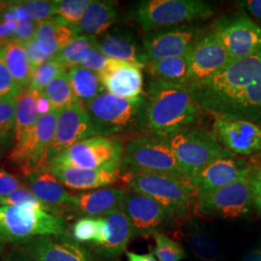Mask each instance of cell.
I'll return each instance as SVG.
<instances>
[{
    "mask_svg": "<svg viewBox=\"0 0 261 261\" xmlns=\"http://www.w3.org/2000/svg\"><path fill=\"white\" fill-rule=\"evenodd\" d=\"M186 86L199 110L261 126V53L232 60L214 75Z\"/></svg>",
    "mask_w": 261,
    "mask_h": 261,
    "instance_id": "6da1fadb",
    "label": "cell"
},
{
    "mask_svg": "<svg viewBox=\"0 0 261 261\" xmlns=\"http://www.w3.org/2000/svg\"><path fill=\"white\" fill-rule=\"evenodd\" d=\"M146 97L145 130L152 139L165 140L196 121L199 108L184 84L152 79Z\"/></svg>",
    "mask_w": 261,
    "mask_h": 261,
    "instance_id": "7a4b0ae2",
    "label": "cell"
},
{
    "mask_svg": "<svg viewBox=\"0 0 261 261\" xmlns=\"http://www.w3.org/2000/svg\"><path fill=\"white\" fill-rule=\"evenodd\" d=\"M98 136L138 134L145 130L147 97L125 99L105 91L84 103Z\"/></svg>",
    "mask_w": 261,
    "mask_h": 261,
    "instance_id": "3957f363",
    "label": "cell"
},
{
    "mask_svg": "<svg viewBox=\"0 0 261 261\" xmlns=\"http://www.w3.org/2000/svg\"><path fill=\"white\" fill-rule=\"evenodd\" d=\"M66 223L58 214L32 204L0 206V241L18 244L39 236H64Z\"/></svg>",
    "mask_w": 261,
    "mask_h": 261,
    "instance_id": "277c9868",
    "label": "cell"
},
{
    "mask_svg": "<svg viewBox=\"0 0 261 261\" xmlns=\"http://www.w3.org/2000/svg\"><path fill=\"white\" fill-rule=\"evenodd\" d=\"M163 141L172 151L185 177L195 176L215 161L236 157L218 141L213 133L200 128H187Z\"/></svg>",
    "mask_w": 261,
    "mask_h": 261,
    "instance_id": "5b68a950",
    "label": "cell"
},
{
    "mask_svg": "<svg viewBox=\"0 0 261 261\" xmlns=\"http://www.w3.org/2000/svg\"><path fill=\"white\" fill-rule=\"evenodd\" d=\"M124 183L130 191L149 196L171 213L186 215L197 191L188 178L153 172H127Z\"/></svg>",
    "mask_w": 261,
    "mask_h": 261,
    "instance_id": "8992f818",
    "label": "cell"
},
{
    "mask_svg": "<svg viewBox=\"0 0 261 261\" xmlns=\"http://www.w3.org/2000/svg\"><path fill=\"white\" fill-rule=\"evenodd\" d=\"M213 14L212 4L202 0H144L130 12L132 19L144 31L207 19Z\"/></svg>",
    "mask_w": 261,
    "mask_h": 261,
    "instance_id": "52a82bcc",
    "label": "cell"
},
{
    "mask_svg": "<svg viewBox=\"0 0 261 261\" xmlns=\"http://www.w3.org/2000/svg\"><path fill=\"white\" fill-rule=\"evenodd\" d=\"M59 112L53 110L41 115L34 128L16 142L11 152L10 162L27 176L48 165V152L56 136Z\"/></svg>",
    "mask_w": 261,
    "mask_h": 261,
    "instance_id": "ba28073f",
    "label": "cell"
},
{
    "mask_svg": "<svg viewBox=\"0 0 261 261\" xmlns=\"http://www.w3.org/2000/svg\"><path fill=\"white\" fill-rule=\"evenodd\" d=\"M123 151L120 141L110 137L95 136L72 145L49 163L84 169L121 168Z\"/></svg>",
    "mask_w": 261,
    "mask_h": 261,
    "instance_id": "9c48e42d",
    "label": "cell"
},
{
    "mask_svg": "<svg viewBox=\"0 0 261 261\" xmlns=\"http://www.w3.org/2000/svg\"><path fill=\"white\" fill-rule=\"evenodd\" d=\"M122 165L128 172H153L186 178L180 171L172 151L163 140L138 137L129 140L123 151Z\"/></svg>",
    "mask_w": 261,
    "mask_h": 261,
    "instance_id": "30bf717a",
    "label": "cell"
},
{
    "mask_svg": "<svg viewBox=\"0 0 261 261\" xmlns=\"http://www.w3.org/2000/svg\"><path fill=\"white\" fill-rule=\"evenodd\" d=\"M211 32L232 60L261 53V27L246 15L223 16L213 22Z\"/></svg>",
    "mask_w": 261,
    "mask_h": 261,
    "instance_id": "8fae6325",
    "label": "cell"
},
{
    "mask_svg": "<svg viewBox=\"0 0 261 261\" xmlns=\"http://www.w3.org/2000/svg\"><path fill=\"white\" fill-rule=\"evenodd\" d=\"M252 201L251 175L232 185L197 194L200 213L225 219H236L247 214Z\"/></svg>",
    "mask_w": 261,
    "mask_h": 261,
    "instance_id": "7c38bea8",
    "label": "cell"
},
{
    "mask_svg": "<svg viewBox=\"0 0 261 261\" xmlns=\"http://www.w3.org/2000/svg\"><path fill=\"white\" fill-rule=\"evenodd\" d=\"M120 209L128 217L135 236L160 233L175 216L153 198L133 191L126 192Z\"/></svg>",
    "mask_w": 261,
    "mask_h": 261,
    "instance_id": "4fadbf2b",
    "label": "cell"
},
{
    "mask_svg": "<svg viewBox=\"0 0 261 261\" xmlns=\"http://www.w3.org/2000/svg\"><path fill=\"white\" fill-rule=\"evenodd\" d=\"M14 247L34 261H95L84 247L66 235L39 236Z\"/></svg>",
    "mask_w": 261,
    "mask_h": 261,
    "instance_id": "5bb4252c",
    "label": "cell"
},
{
    "mask_svg": "<svg viewBox=\"0 0 261 261\" xmlns=\"http://www.w3.org/2000/svg\"><path fill=\"white\" fill-rule=\"evenodd\" d=\"M201 37L199 30L195 28L161 29L143 39V51L147 62L167 58L188 56Z\"/></svg>",
    "mask_w": 261,
    "mask_h": 261,
    "instance_id": "9a60e30c",
    "label": "cell"
},
{
    "mask_svg": "<svg viewBox=\"0 0 261 261\" xmlns=\"http://www.w3.org/2000/svg\"><path fill=\"white\" fill-rule=\"evenodd\" d=\"M213 134L224 148L235 156L261 152V126L255 123L215 117Z\"/></svg>",
    "mask_w": 261,
    "mask_h": 261,
    "instance_id": "2e32d148",
    "label": "cell"
},
{
    "mask_svg": "<svg viewBox=\"0 0 261 261\" xmlns=\"http://www.w3.org/2000/svg\"><path fill=\"white\" fill-rule=\"evenodd\" d=\"M98 136L83 103L59 112L56 136L48 152L49 161L82 140Z\"/></svg>",
    "mask_w": 261,
    "mask_h": 261,
    "instance_id": "e0dca14e",
    "label": "cell"
},
{
    "mask_svg": "<svg viewBox=\"0 0 261 261\" xmlns=\"http://www.w3.org/2000/svg\"><path fill=\"white\" fill-rule=\"evenodd\" d=\"M188 57L189 84L214 75L232 61L226 49L212 32L196 41Z\"/></svg>",
    "mask_w": 261,
    "mask_h": 261,
    "instance_id": "ac0fdd59",
    "label": "cell"
},
{
    "mask_svg": "<svg viewBox=\"0 0 261 261\" xmlns=\"http://www.w3.org/2000/svg\"><path fill=\"white\" fill-rule=\"evenodd\" d=\"M252 167L245 160L231 157L217 160L199 171L190 183L198 193L211 192L232 185L251 175Z\"/></svg>",
    "mask_w": 261,
    "mask_h": 261,
    "instance_id": "d6986e66",
    "label": "cell"
},
{
    "mask_svg": "<svg viewBox=\"0 0 261 261\" xmlns=\"http://www.w3.org/2000/svg\"><path fill=\"white\" fill-rule=\"evenodd\" d=\"M142 66L121 60L111 59L109 65L99 75L109 93L134 99L143 95Z\"/></svg>",
    "mask_w": 261,
    "mask_h": 261,
    "instance_id": "ffe728a7",
    "label": "cell"
},
{
    "mask_svg": "<svg viewBox=\"0 0 261 261\" xmlns=\"http://www.w3.org/2000/svg\"><path fill=\"white\" fill-rule=\"evenodd\" d=\"M47 168L58 181L72 190L87 191L110 186L120 177V168H70L48 163Z\"/></svg>",
    "mask_w": 261,
    "mask_h": 261,
    "instance_id": "44dd1931",
    "label": "cell"
},
{
    "mask_svg": "<svg viewBox=\"0 0 261 261\" xmlns=\"http://www.w3.org/2000/svg\"><path fill=\"white\" fill-rule=\"evenodd\" d=\"M103 56L145 67L147 59L143 47H140L134 31L129 28H113L98 39L96 47Z\"/></svg>",
    "mask_w": 261,
    "mask_h": 261,
    "instance_id": "7402d4cb",
    "label": "cell"
},
{
    "mask_svg": "<svg viewBox=\"0 0 261 261\" xmlns=\"http://www.w3.org/2000/svg\"><path fill=\"white\" fill-rule=\"evenodd\" d=\"M126 191L115 188H105L79 195H73L70 207L75 213L84 216H105L120 208Z\"/></svg>",
    "mask_w": 261,
    "mask_h": 261,
    "instance_id": "603a6c76",
    "label": "cell"
},
{
    "mask_svg": "<svg viewBox=\"0 0 261 261\" xmlns=\"http://www.w3.org/2000/svg\"><path fill=\"white\" fill-rule=\"evenodd\" d=\"M79 35L75 27L56 16L38 22L34 41L44 54L55 58Z\"/></svg>",
    "mask_w": 261,
    "mask_h": 261,
    "instance_id": "cb8c5ba5",
    "label": "cell"
},
{
    "mask_svg": "<svg viewBox=\"0 0 261 261\" xmlns=\"http://www.w3.org/2000/svg\"><path fill=\"white\" fill-rule=\"evenodd\" d=\"M30 191L39 200L48 206L53 213L61 206H68L73 195L67 192L58 179L46 168L34 171L28 176ZM56 214V213H54Z\"/></svg>",
    "mask_w": 261,
    "mask_h": 261,
    "instance_id": "d4e9b609",
    "label": "cell"
},
{
    "mask_svg": "<svg viewBox=\"0 0 261 261\" xmlns=\"http://www.w3.org/2000/svg\"><path fill=\"white\" fill-rule=\"evenodd\" d=\"M107 223V237L105 242L96 249L106 258L119 256L135 236L130 221L120 208L103 216Z\"/></svg>",
    "mask_w": 261,
    "mask_h": 261,
    "instance_id": "484cf974",
    "label": "cell"
},
{
    "mask_svg": "<svg viewBox=\"0 0 261 261\" xmlns=\"http://www.w3.org/2000/svg\"><path fill=\"white\" fill-rule=\"evenodd\" d=\"M118 17L117 4L112 1H92L75 27L79 34L97 37L108 31Z\"/></svg>",
    "mask_w": 261,
    "mask_h": 261,
    "instance_id": "4316f807",
    "label": "cell"
},
{
    "mask_svg": "<svg viewBox=\"0 0 261 261\" xmlns=\"http://www.w3.org/2000/svg\"><path fill=\"white\" fill-rule=\"evenodd\" d=\"M2 56L14 80L24 89L29 86L33 68L30 64L27 48L23 44L10 38L2 48Z\"/></svg>",
    "mask_w": 261,
    "mask_h": 261,
    "instance_id": "83f0119b",
    "label": "cell"
},
{
    "mask_svg": "<svg viewBox=\"0 0 261 261\" xmlns=\"http://www.w3.org/2000/svg\"><path fill=\"white\" fill-rule=\"evenodd\" d=\"M41 93L42 92H39L35 89L27 87L16 98L17 112L14 129V138L16 142L36 125L40 117L37 102Z\"/></svg>",
    "mask_w": 261,
    "mask_h": 261,
    "instance_id": "f1b7e54d",
    "label": "cell"
},
{
    "mask_svg": "<svg viewBox=\"0 0 261 261\" xmlns=\"http://www.w3.org/2000/svg\"><path fill=\"white\" fill-rule=\"evenodd\" d=\"M146 68L153 79L173 84H189L190 67L188 56L151 60L147 62Z\"/></svg>",
    "mask_w": 261,
    "mask_h": 261,
    "instance_id": "f546056e",
    "label": "cell"
},
{
    "mask_svg": "<svg viewBox=\"0 0 261 261\" xmlns=\"http://www.w3.org/2000/svg\"><path fill=\"white\" fill-rule=\"evenodd\" d=\"M68 74L73 91L83 103L93 100L106 90L99 75L83 66L70 69Z\"/></svg>",
    "mask_w": 261,
    "mask_h": 261,
    "instance_id": "4dcf8cb0",
    "label": "cell"
},
{
    "mask_svg": "<svg viewBox=\"0 0 261 261\" xmlns=\"http://www.w3.org/2000/svg\"><path fill=\"white\" fill-rule=\"evenodd\" d=\"M43 93L47 97L53 109L56 111H62L75 103H82L73 91L67 71L47 84Z\"/></svg>",
    "mask_w": 261,
    "mask_h": 261,
    "instance_id": "1f68e13d",
    "label": "cell"
},
{
    "mask_svg": "<svg viewBox=\"0 0 261 261\" xmlns=\"http://www.w3.org/2000/svg\"><path fill=\"white\" fill-rule=\"evenodd\" d=\"M98 44V38L90 35H79L69 45H67L57 56L55 57L65 69L75 68L81 66V63L86 54L96 48Z\"/></svg>",
    "mask_w": 261,
    "mask_h": 261,
    "instance_id": "d6a6232c",
    "label": "cell"
},
{
    "mask_svg": "<svg viewBox=\"0 0 261 261\" xmlns=\"http://www.w3.org/2000/svg\"><path fill=\"white\" fill-rule=\"evenodd\" d=\"M189 243L193 252L202 261H216L220 257L221 251L218 243L204 232H192Z\"/></svg>",
    "mask_w": 261,
    "mask_h": 261,
    "instance_id": "836d02e7",
    "label": "cell"
},
{
    "mask_svg": "<svg viewBox=\"0 0 261 261\" xmlns=\"http://www.w3.org/2000/svg\"><path fill=\"white\" fill-rule=\"evenodd\" d=\"M56 3V15L65 22L76 27L83 19L84 13L91 0H57Z\"/></svg>",
    "mask_w": 261,
    "mask_h": 261,
    "instance_id": "e575fe53",
    "label": "cell"
},
{
    "mask_svg": "<svg viewBox=\"0 0 261 261\" xmlns=\"http://www.w3.org/2000/svg\"><path fill=\"white\" fill-rule=\"evenodd\" d=\"M156 248L154 255L159 261H181L186 257V252L179 243L168 238L163 232L153 235Z\"/></svg>",
    "mask_w": 261,
    "mask_h": 261,
    "instance_id": "d590c367",
    "label": "cell"
},
{
    "mask_svg": "<svg viewBox=\"0 0 261 261\" xmlns=\"http://www.w3.org/2000/svg\"><path fill=\"white\" fill-rule=\"evenodd\" d=\"M64 71H66L65 68L54 58L44 65L40 66L33 70L28 87L35 89L39 92H43L47 84L53 82Z\"/></svg>",
    "mask_w": 261,
    "mask_h": 261,
    "instance_id": "8d00e7d4",
    "label": "cell"
},
{
    "mask_svg": "<svg viewBox=\"0 0 261 261\" xmlns=\"http://www.w3.org/2000/svg\"><path fill=\"white\" fill-rule=\"evenodd\" d=\"M17 112V100H0V141L4 145L8 144L14 135Z\"/></svg>",
    "mask_w": 261,
    "mask_h": 261,
    "instance_id": "74e56055",
    "label": "cell"
},
{
    "mask_svg": "<svg viewBox=\"0 0 261 261\" xmlns=\"http://www.w3.org/2000/svg\"><path fill=\"white\" fill-rule=\"evenodd\" d=\"M100 231V217H84L75 222L72 229L73 239L76 242L95 244Z\"/></svg>",
    "mask_w": 261,
    "mask_h": 261,
    "instance_id": "f35d334b",
    "label": "cell"
},
{
    "mask_svg": "<svg viewBox=\"0 0 261 261\" xmlns=\"http://www.w3.org/2000/svg\"><path fill=\"white\" fill-rule=\"evenodd\" d=\"M23 89L17 84L6 66L0 51V100L15 99L21 93Z\"/></svg>",
    "mask_w": 261,
    "mask_h": 261,
    "instance_id": "ab89813d",
    "label": "cell"
},
{
    "mask_svg": "<svg viewBox=\"0 0 261 261\" xmlns=\"http://www.w3.org/2000/svg\"><path fill=\"white\" fill-rule=\"evenodd\" d=\"M2 206H18L23 205V204H32V205L38 206L40 208H43L47 212L53 213L51 209L48 206L44 204L41 200H39L35 195L25 187H22L19 190L15 191L9 196L5 197H1ZM54 214V213H53Z\"/></svg>",
    "mask_w": 261,
    "mask_h": 261,
    "instance_id": "60d3db41",
    "label": "cell"
},
{
    "mask_svg": "<svg viewBox=\"0 0 261 261\" xmlns=\"http://www.w3.org/2000/svg\"><path fill=\"white\" fill-rule=\"evenodd\" d=\"M110 61L111 58L103 56L97 48H92L84 56L81 66L97 74H100L109 65Z\"/></svg>",
    "mask_w": 261,
    "mask_h": 261,
    "instance_id": "b9f144b4",
    "label": "cell"
},
{
    "mask_svg": "<svg viewBox=\"0 0 261 261\" xmlns=\"http://www.w3.org/2000/svg\"><path fill=\"white\" fill-rule=\"evenodd\" d=\"M23 185L18 178L9 173L4 168H0V197L9 196Z\"/></svg>",
    "mask_w": 261,
    "mask_h": 261,
    "instance_id": "7bdbcfd3",
    "label": "cell"
},
{
    "mask_svg": "<svg viewBox=\"0 0 261 261\" xmlns=\"http://www.w3.org/2000/svg\"><path fill=\"white\" fill-rule=\"evenodd\" d=\"M38 22L36 21L19 22V27L11 39L16 42H19L20 44L25 45L35 37Z\"/></svg>",
    "mask_w": 261,
    "mask_h": 261,
    "instance_id": "ee69618b",
    "label": "cell"
},
{
    "mask_svg": "<svg viewBox=\"0 0 261 261\" xmlns=\"http://www.w3.org/2000/svg\"><path fill=\"white\" fill-rule=\"evenodd\" d=\"M27 48V53H28V58L30 61V64L32 66L33 70L36 69L40 66L44 65L45 63H47L48 61L53 60L54 57L47 56L46 54H44L39 47H38L36 42L34 41V39L30 42H28V44L24 45Z\"/></svg>",
    "mask_w": 261,
    "mask_h": 261,
    "instance_id": "f6af8a7d",
    "label": "cell"
},
{
    "mask_svg": "<svg viewBox=\"0 0 261 261\" xmlns=\"http://www.w3.org/2000/svg\"><path fill=\"white\" fill-rule=\"evenodd\" d=\"M251 183H252V200L255 205L261 210V174L252 167L251 173Z\"/></svg>",
    "mask_w": 261,
    "mask_h": 261,
    "instance_id": "bcb514c9",
    "label": "cell"
},
{
    "mask_svg": "<svg viewBox=\"0 0 261 261\" xmlns=\"http://www.w3.org/2000/svg\"><path fill=\"white\" fill-rule=\"evenodd\" d=\"M238 3L248 14L261 22V0H245Z\"/></svg>",
    "mask_w": 261,
    "mask_h": 261,
    "instance_id": "7dc6e473",
    "label": "cell"
},
{
    "mask_svg": "<svg viewBox=\"0 0 261 261\" xmlns=\"http://www.w3.org/2000/svg\"><path fill=\"white\" fill-rule=\"evenodd\" d=\"M19 27V21L15 19L5 20L0 22V41L8 40L14 35L17 28Z\"/></svg>",
    "mask_w": 261,
    "mask_h": 261,
    "instance_id": "c3c4849f",
    "label": "cell"
},
{
    "mask_svg": "<svg viewBox=\"0 0 261 261\" xmlns=\"http://www.w3.org/2000/svg\"><path fill=\"white\" fill-rule=\"evenodd\" d=\"M1 261H34L28 257L23 252H19L17 249L6 252L2 255Z\"/></svg>",
    "mask_w": 261,
    "mask_h": 261,
    "instance_id": "681fc988",
    "label": "cell"
},
{
    "mask_svg": "<svg viewBox=\"0 0 261 261\" xmlns=\"http://www.w3.org/2000/svg\"><path fill=\"white\" fill-rule=\"evenodd\" d=\"M37 109L39 114L41 115H45L51 112L54 109L51 107V105L49 103V101L47 100V97L45 96V94L41 93L38 98Z\"/></svg>",
    "mask_w": 261,
    "mask_h": 261,
    "instance_id": "f907efd6",
    "label": "cell"
},
{
    "mask_svg": "<svg viewBox=\"0 0 261 261\" xmlns=\"http://www.w3.org/2000/svg\"><path fill=\"white\" fill-rule=\"evenodd\" d=\"M128 261H159L154 253H146V254H138L135 252H126Z\"/></svg>",
    "mask_w": 261,
    "mask_h": 261,
    "instance_id": "816d5d0a",
    "label": "cell"
},
{
    "mask_svg": "<svg viewBox=\"0 0 261 261\" xmlns=\"http://www.w3.org/2000/svg\"><path fill=\"white\" fill-rule=\"evenodd\" d=\"M243 261H261V248L249 252Z\"/></svg>",
    "mask_w": 261,
    "mask_h": 261,
    "instance_id": "f5cc1de1",
    "label": "cell"
},
{
    "mask_svg": "<svg viewBox=\"0 0 261 261\" xmlns=\"http://www.w3.org/2000/svg\"><path fill=\"white\" fill-rule=\"evenodd\" d=\"M259 156H258V161H257V165L253 166V168H255L261 174V152H259Z\"/></svg>",
    "mask_w": 261,
    "mask_h": 261,
    "instance_id": "db71d44e",
    "label": "cell"
},
{
    "mask_svg": "<svg viewBox=\"0 0 261 261\" xmlns=\"http://www.w3.org/2000/svg\"><path fill=\"white\" fill-rule=\"evenodd\" d=\"M8 40H9V39H8ZM8 40H1V41H0V51L2 50L3 47H4V46L7 44Z\"/></svg>",
    "mask_w": 261,
    "mask_h": 261,
    "instance_id": "11a10c76",
    "label": "cell"
},
{
    "mask_svg": "<svg viewBox=\"0 0 261 261\" xmlns=\"http://www.w3.org/2000/svg\"><path fill=\"white\" fill-rule=\"evenodd\" d=\"M2 255H3V253H2V243L0 241V261H1Z\"/></svg>",
    "mask_w": 261,
    "mask_h": 261,
    "instance_id": "9f6ffc18",
    "label": "cell"
},
{
    "mask_svg": "<svg viewBox=\"0 0 261 261\" xmlns=\"http://www.w3.org/2000/svg\"><path fill=\"white\" fill-rule=\"evenodd\" d=\"M6 2H7V1H0V9L6 4Z\"/></svg>",
    "mask_w": 261,
    "mask_h": 261,
    "instance_id": "6f0895ef",
    "label": "cell"
},
{
    "mask_svg": "<svg viewBox=\"0 0 261 261\" xmlns=\"http://www.w3.org/2000/svg\"><path fill=\"white\" fill-rule=\"evenodd\" d=\"M3 146V144L1 143V141H0V158H1V153H2V151H1V147Z\"/></svg>",
    "mask_w": 261,
    "mask_h": 261,
    "instance_id": "680465c9",
    "label": "cell"
},
{
    "mask_svg": "<svg viewBox=\"0 0 261 261\" xmlns=\"http://www.w3.org/2000/svg\"><path fill=\"white\" fill-rule=\"evenodd\" d=\"M0 206H2V201H1V197H0Z\"/></svg>",
    "mask_w": 261,
    "mask_h": 261,
    "instance_id": "91938a15",
    "label": "cell"
}]
</instances>
